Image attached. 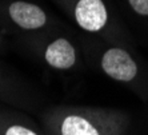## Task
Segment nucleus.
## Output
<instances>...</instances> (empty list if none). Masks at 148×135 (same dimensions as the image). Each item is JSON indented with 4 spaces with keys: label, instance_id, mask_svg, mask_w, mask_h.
Returning <instances> with one entry per match:
<instances>
[{
    "label": "nucleus",
    "instance_id": "nucleus-1",
    "mask_svg": "<svg viewBox=\"0 0 148 135\" xmlns=\"http://www.w3.org/2000/svg\"><path fill=\"white\" fill-rule=\"evenodd\" d=\"M47 135H127L131 118L124 110L59 104L39 114Z\"/></svg>",
    "mask_w": 148,
    "mask_h": 135
},
{
    "label": "nucleus",
    "instance_id": "nucleus-2",
    "mask_svg": "<svg viewBox=\"0 0 148 135\" xmlns=\"http://www.w3.org/2000/svg\"><path fill=\"white\" fill-rule=\"evenodd\" d=\"M90 36V35H88ZM87 67L127 87L140 99L148 98V66L134 48L90 36L80 40Z\"/></svg>",
    "mask_w": 148,
    "mask_h": 135
},
{
    "label": "nucleus",
    "instance_id": "nucleus-3",
    "mask_svg": "<svg viewBox=\"0 0 148 135\" xmlns=\"http://www.w3.org/2000/svg\"><path fill=\"white\" fill-rule=\"evenodd\" d=\"M67 10L75 24L90 36L134 48L130 35L119 24L107 0H56Z\"/></svg>",
    "mask_w": 148,
    "mask_h": 135
},
{
    "label": "nucleus",
    "instance_id": "nucleus-4",
    "mask_svg": "<svg viewBox=\"0 0 148 135\" xmlns=\"http://www.w3.org/2000/svg\"><path fill=\"white\" fill-rule=\"evenodd\" d=\"M23 45L36 60L55 72H79L87 67L80 42L55 30L23 40Z\"/></svg>",
    "mask_w": 148,
    "mask_h": 135
},
{
    "label": "nucleus",
    "instance_id": "nucleus-5",
    "mask_svg": "<svg viewBox=\"0 0 148 135\" xmlns=\"http://www.w3.org/2000/svg\"><path fill=\"white\" fill-rule=\"evenodd\" d=\"M0 20L24 39L53 31V19L39 4L28 0H8L0 4Z\"/></svg>",
    "mask_w": 148,
    "mask_h": 135
},
{
    "label": "nucleus",
    "instance_id": "nucleus-6",
    "mask_svg": "<svg viewBox=\"0 0 148 135\" xmlns=\"http://www.w3.org/2000/svg\"><path fill=\"white\" fill-rule=\"evenodd\" d=\"M41 102L39 91L31 83L0 62V103L20 111L36 112Z\"/></svg>",
    "mask_w": 148,
    "mask_h": 135
},
{
    "label": "nucleus",
    "instance_id": "nucleus-7",
    "mask_svg": "<svg viewBox=\"0 0 148 135\" xmlns=\"http://www.w3.org/2000/svg\"><path fill=\"white\" fill-rule=\"evenodd\" d=\"M0 135H47V132L25 112L0 106Z\"/></svg>",
    "mask_w": 148,
    "mask_h": 135
},
{
    "label": "nucleus",
    "instance_id": "nucleus-8",
    "mask_svg": "<svg viewBox=\"0 0 148 135\" xmlns=\"http://www.w3.org/2000/svg\"><path fill=\"white\" fill-rule=\"evenodd\" d=\"M128 8L136 16L148 19V0H125Z\"/></svg>",
    "mask_w": 148,
    "mask_h": 135
},
{
    "label": "nucleus",
    "instance_id": "nucleus-9",
    "mask_svg": "<svg viewBox=\"0 0 148 135\" xmlns=\"http://www.w3.org/2000/svg\"><path fill=\"white\" fill-rule=\"evenodd\" d=\"M4 48H5V44H4V35H3V32H1V30H0V52L4 51Z\"/></svg>",
    "mask_w": 148,
    "mask_h": 135
}]
</instances>
